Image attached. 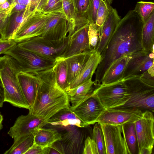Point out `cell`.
<instances>
[{
    "label": "cell",
    "instance_id": "6da1fadb",
    "mask_svg": "<svg viewBox=\"0 0 154 154\" xmlns=\"http://www.w3.org/2000/svg\"><path fill=\"white\" fill-rule=\"evenodd\" d=\"M142 21L133 10L129 11L118 24L106 46L101 53L102 59L95 71L94 84L100 85L103 75L116 60L143 49Z\"/></svg>",
    "mask_w": 154,
    "mask_h": 154
},
{
    "label": "cell",
    "instance_id": "7a4b0ae2",
    "mask_svg": "<svg viewBox=\"0 0 154 154\" xmlns=\"http://www.w3.org/2000/svg\"><path fill=\"white\" fill-rule=\"evenodd\" d=\"M53 68L35 74L39 85L29 113L47 121L60 110L70 107L67 93L57 82Z\"/></svg>",
    "mask_w": 154,
    "mask_h": 154
},
{
    "label": "cell",
    "instance_id": "3957f363",
    "mask_svg": "<svg viewBox=\"0 0 154 154\" xmlns=\"http://www.w3.org/2000/svg\"><path fill=\"white\" fill-rule=\"evenodd\" d=\"M19 66L11 57L5 54L0 57V77L4 90L5 102L19 108L29 109L30 107L21 89L17 74Z\"/></svg>",
    "mask_w": 154,
    "mask_h": 154
},
{
    "label": "cell",
    "instance_id": "277c9868",
    "mask_svg": "<svg viewBox=\"0 0 154 154\" xmlns=\"http://www.w3.org/2000/svg\"><path fill=\"white\" fill-rule=\"evenodd\" d=\"M123 80L130 98L124 105L119 107L136 108L153 112L154 86L145 83L139 77H131Z\"/></svg>",
    "mask_w": 154,
    "mask_h": 154
},
{
    "label": "cell",
    "instance_id": "5b68a950",
    "mask_svg": "<svg viewBox=\"0 0 154 154\" xmlns=\"http://www.w3.org/2000/svg\"><path fill=\"white\" fill-rule=\"evenodd\" d=\"M3 54L13 58L17 62L20 72L35 74L50 69L54 65L56 60L51 59L24 49L17 44Z\"/></svg>",
    "mask_w": 154,
    "mask_h": 154
},
{
    "label": "cell",
    "instance_id": "8992f818",
    "mask_svg": "<svg viewBox=\"0 0 154 154\" xmlns=\"http://www.w3.org/2000/svg\"><path fill=\"white\" fill-rule=\"evenodd\" d=\"M91 96L95 97L106 109L121 107L130 98L127 88L123 80L100 84L94 90Z\"/></svg>",
    "mask_w": 154,
    "mask_h": 154
},
{
    "label": "cell",
    "instance_id": "52a82bcc",
    "mask_svg": "<svg viewBox=\"0 0 154 154\" xmlns=\"http://www.w3.org/2000/svg\"><path fill=\"white\" fill-rule=\"evenodd\" d=\"M74 29L63 11L54 13L41 30L39 36L63 45L68 42V36L71 35Z\"/></svg>",
    "mask_w": 154,
    "mask_h": 154
},
{
    "label": "cell",
    "instance_id": "ba28073f",
    "mask_svg": "<svg viewBox=\"0 0 154 154\" xmlns=\"http://www.w3.org/2000/svg\"><path fill=\"white\" fill-rule=\"evenodd\" d=\"M68 42L58 45L38 36L18 43L17 45L24 49L46 57L56 60L62 55Z\"/></svg>",
    "mask_w": 154,
    "mask_h": 154
},
{
    "label": "cell",
    "instance_id": "9c48e42d",
    "mask_svg": "<svg viewBox=\"0 0 154 154\" xmlns=\"http://www.w3.org/2000/svg\"><path fill=\"white\" fill-rule=\"evenodd\" d=\"M54 13H34L26 18L16 31L13 39L17 43L39 35L40 32Z\"/></svg>",
    "mask_w": 154,
    "mask_h": 154
},
{
    "label": "cell",
    "instance_id": "30bf717a",
    "mask_svg": "<svg viewBox=\"0 0 154 154\" xmlns=\"http://www.w3.org/2000/svg\"><path fill=\"white\" fill-rule=\"evenodd\" d=\"M143 111L138 109L117 107L106 109L97 120L99 124L122 125L128 122H135L142 116Z\"/></svg>",
    "mask_w": 154,
    "mask_h": 154
},
{
    "label": "cell",
    "instance_id": "8fae6325",
    "mask_svg": "<svg viewBox=\"0 0 154 154\" xmlns=\"http://www.w3.org/2000/svg\"><path fill=\"white\" fill-rule=\"evenodd\" d=\"M154 51L142 49L132 53L128 61L123 80L135 76L140 77L154 66Z\"/></svg>",
    "mask_w": 154,
    "mask_h": 154
},
{
    "label": "cell",
    "instance_id": "7c38bea8",
    "mask_svg": "<svg viewBox=\"0 0 154 154\" xmlns=\"http://www.w3.org/2000/svg\"><path fill=\"white\" fill-rule=\"evenodd\" d=\"M100 125L104 136L106 154H130L122 135L121 125Z\"/></svg>",
    "mask_w": 154,
    "mask_h": 154
},
{
    "label": "cell",
    "instance_id": "4fadbf2b",
    "mask_svg": "<svg viewBox=\"0 0 154 154\" xmlns=\"http://www.w3.org/2000/svg\"><path fill=\"white\" fill-rule=\"evenodd\" d=\"M138 153L143 147L153 148L154 144V117L149 110L143 112L141 117L135 122Z\"/></svg>",
    "mask_w": 154,
    "mask_h": 154
},
{
    "label": "cell",
    "instance_id": "5bb4252c",
    "mask_svg": "<svg viewBox=\"0 0 154 154\" xmlns=\"http://www.w3.org/2000/svg\"><path fill=\"white\" fill-rule=\"evenodd\" d=\"M47 124L46 121L29 112L27 115L19 116L8 134L14 140L27 135L34 136L39 129Z\"/></svg>",
    "mask_w": 154,
    "mask_h": 154
},
{
    "label": "cell",
    "instance_id": "9a60e30c",
    "mask_svg": "<svg viewBox=\"0 0 154 154\" xmlns=\"http://www.w3.org/2000/svg\"><path fill=\"white\" fill-rule=\"evenodd\" d=\"M90 24L75 26L72 33L69 37L67 46L61 57L66 58L83 52L92 51L88 35Z\"/></svg>",
    "mask_w": 154,
    "mask_h": 154
},
{
    "label": "cell",
    "instance_id": "2e32d148",
    "mask_svg": "<svg viewBox=\"0 0 154 154\" xmlns=\"http://www.w3.org/2000/svg\"><path fill=\"white\" fill-rule=\"evenodd\" d=\"M106 109L95 97L91 96L71 109L82 121L89 125L97 122L98 118Z\"/></svg>",
    "mask_w": 154,
    "mask_h": 154
},
{
    "label": "cell",
    "instance_id": "e0dca14e",
    "mask_svg": "<svg viewBox=\"0 0 154 154\" xmlns=\"http://www.w3.org/2000/svg\"><path fill=\"white\" fill-rule=\"evenodd\" d=\"M68 130L62 135L60 141L65 154H79L82 153L85 135L80 128L75 126L67 127Z\"/></svg>",
    "mask_w": 154,
    "mask_h": 154
},
{
    "label": "cell",
    "instance_id": "ac0fdd59",
    "mask_svg": "<svg viewBox=\"0 0 154 154\" xmlns=\"http://www.w3.org/2000/svg\"><path fill=\"white\" fill-rule=\"evenodd\" d=\"M121 18L116 9L111 11L99 30V40L95 51L100 54L104 50Z\"/></svg>",
    "mask_w": 154,
    "mask_h": 154
},
{
    "label": "cell",
    "instance_id": "d6986e66",
    "mask_svg": "<svg viewBox=\"0 0 154 154\" xmlns=\"http://www.w3.org/2000/svg\"><path fill=\"white\" fill-rule=\"evenodd\" d=\"M46 122L47 124L56 128L67 127L71 126L84 128L89 126L82 121L70 107L60 110Z\"/></svg>",
    "mask_w": 154,
    "mask_h": 154
},
{
    "label": "cell",
    "instance_id": "ffe728a7",
    "mask_svg": "<svg viewBox=\"0 0 154 154\" xmlns=\"http://www.w3.org/2000/svg\"><path fill=\"white\" fill-rule=\"evenodd\" d=\"M17 77L22 93L30 109L34 103L38 87V78L35 74L21 72L17 74Z\"/></svg>",
    "mask_w": 154,
    "mask_h": 154
},
{
    "label": "cell",
    "instance_id": "44dd1931",
    "mask_svg": "<svg viewBox=\"0 0 154 154\" xmlns=\"http://www.w3.org/2000/svg\"><path fill=\"white\" fill-rule=\"evenodd\" d=\"M131 54L123 56L114 61L105 72L101 84H107L123 80L125 68Z\"/></svg>",
    "mask_w": 154,
    "mask_h": 154
},
{
    "label": "cell",
    "instance_id": "7402d4cb",
    "mask_svg": "<svg viewBox=\"0 0 154 154\" xmlns=\"http://www.w3.org/2000/svg\"><path fill=\"white\" fill-rule=\"evenodd\" d=\"M38 11H39L28 8L25 11L11 14L2 32L1 39H12L16 31L23 22L32 14Z\"/></svg>",
    "mask_w": 154,
    "mask_h": 154
},
{
    "label": "cell",
    "instance_id": "603a6c76",
    "mask_svg": "<svg viewBox=\"0 0 154 154\" xmlns=\"http://www.w3.org/2000/svg\"><path fill=\"white\" fill-rule=\"evenodd\" d=\"M101 59L100 53L95 50L92 51L79 75L70 85L66 92L91 79Z\"/></svg>",
    "mask_w": 154,
    "mask_h": 154
},
{
    "label": "cell",
    "instance_id": "cb8c5ba5",
    "mask_svg": "<svg viewBox=\"0 0 154 154\" xmlns=\"http://www.w3.org/2000/svg\"><path fill=\"white\" fill-rule=\"evenodd\" d=\"M95 81L92 78L83 82L77 87L66 91L70 103V108L72 109L91 96L94 90L93 85Z\"/></svg>",
    "mask_w": 154,
    "mask_h": 154
},
{
    "label": "cell",
    "instance_id": "d4e9b609",
    "mask_svg": "<svg viewBox=\"0 0 154 154\" xmlns=\"http://www.w3.org/2000/svg\"><path fill=\"white\" fill-rule=\"evenodd\" d=\"M92 51L83 52L64 58L67 65L69 86L79 75Z\"/></svg>",
    "mask_w": 154,
    "mask_h": 154
},
{
    "label": "cell",
    "instance_id": "484cf974",
    "mask_svg": "<svg viewBox=\"0 0 154 154\" xmlns=\"http://www.w3.org/2000/svg\"><path fill=\"white\" fill-rule=\"evenodd\" d=\"M62 134L55 129L42 128L34 136V143L44 147H50L54 143L60 141Z\"/></svg>",
    "mask_w": 154,
    "mask_h": 154
},
{
    "label": "cell",
    "instance_id": "4316f807",
    "mask_svg": "<svg viewBox=\"0 0 154 154\" xmlns=\"http://www.w3.org/2000/svg\"><path fill=\"white\" fill-rule=\"evenodd\" d=\"M141 42L143 49L154 51V11L143 24Z\"/></svg>",
    "mask_w": 154,
    "mask_h": 154
},
{
    "label": "cell",
    "instance_id": "83f0119b",
    "mask_svg": "<svg viewBox=\"0 0 154 154\" xmlns=\"http://www.w3.org/2000/svg\"><path fill=\"white\" fill-rule=\"evenodd\" d=\"M122 135L130 154H138L135 122L125 123L122 125Z\"/></svg>",
    "mask_w": 154,
    "mask_h": 154
},
{
    "label": "cell",
    "instance_id": "f1b7e54d",
    "mask_svg": "<svg viewBox=\"0 0 154 154\" xmlns=\"http://www.w3.org/2000/svg\"><path fill=\"white\" fill-rule=\"evenodd\" d=\"M52 69L57 84L61 88L66 91L69 84L67 65L65 59L61 57L57 58Z\"/></svg>",
    "mask_w": 154,
    "mask_h": 154
},
{
    "label": "cell",
    "instance_id": "f546056e",
    "mask_svg": "<svg viewBox=\"0 0 154 154\" xmlns=\"http://www.w3.org/2000/svg\"><path fill=\"white\" fill-rule=\"evenodd\" d=\"M34 143V136L31 134L20 137L15 140L11 147L5 154H25Z\"/></svg>",
    "mask_w": 154,
    "mask_h": 154
},
{
    "label": "cell",
    "instance_id": "4dcf8cb0",
    "mask_svg": "<svg viewBox=\"0 0 154 154\" xmlns=\"http://www.w3.org/2000/svg\"><path fill=\"white\" fill-rule=\"evenodd\" d=\"M154 9L153 2L141 1L137 2L134 10L139 17L143 24L154 11Z\"/></svg>",
    "mask_w": 154,
    "mask_h": 154
},
{
    "label": "cell",
    "instance_id": "1f68e13d",
    "mask_svg": "<svg viewBox=\"0 0 154 154\" xmlns=\"http://www.w3.org/2000/svg\"><path fill=\"white\" fill-rule=\"evenodd\" d=\"M106 0H101L96 16L95 25L99 30L110 12L112 7Z\"/></svg>",
    "mask_w": 154,
    "mask_h": 154
},
{
    "label": "cell",
    "instance_id": "d6a6232c",
    "mask_svg": "<svg viewBox=\"0 0 154 154\" xmlns=\"http://www.w3.org/2000/svg\"><path fill=\"white\" fill-rule=\"evenodd\" d=\"M92 132V138L97 145L98 154H106L104 136L100 125L94 124Z\"/></svg>",
    "mask_w": 154,
    "mask_h": 154
},
{
    "label": "cell",
    "instance_id": "836d02e7",
    "mask_svg": "<svg viewBox=\"0 0 154 154\" xmlns=\"http://www.w3.org/2000/svg\"><path fill=\"white\" fill-rule=\"evenodd\" d=\"M63 10L69 23L74 28L77 16L75 12L72 0H61Z\"/></svg>",
    "mask_w": 154,
    "mask_h": 154
},
{
    "label": "cell",
    "instance_id": "e575fe53",
    "mask_svg": "<svg viewBox=\"0 0 154 154\" xmlns=\"http://www.w3.org/2000/svg\"><path fill=\"white\" fill-rule=\"evenodd\" d=\"M72 1L74 11L77 17H86V13L89 7L91 0H72Z\"/></svg>",
    "mask_w": 154,
    "mask_h": 154
},
{
    "label": "cell",
    "instance_id": "d590c367",
    "mask_svg": "<svg viewBox=\"0 0 154 154\" xmlns=\"http://www.w3.org/2000/svg\"><path fill=\"white\" fill-rule=\"evenodd\" d=\"M89 44L91 51H95L98 43L99 35V31L95 24L90 23L88 31Z\"/></svg>",
    "mask_w": 154,
    "mask_h": 154
},
{
    "label": "cell",
    "instance_id": "8d00e7d4",
    "mask_svg": "<svg viewBox=\"0 0 154 154\" xmlns=\"http://www.w3.org/2000/svg\"><path fill=\"white\" fill-rule=\"evenodd\" d=\"M63 11L61 0H48L42 12L44 14Z\"/></svg>",
    "mask_w": 154,
    "mask_h": 154
},
{
    "label": "cell",
    "instance_id": "74e56055",
    "mask_svg": "<svg viewBox=\"0 0 154 154\" xmlns=\"http://www.w3.org/2000/svg\"><path fill=\"white\" fill-rule=\"evenodd\" d=\"M101 0H91L90 3L86 14L87 18L90 23L95 24L97 14Z\"/></svg>",
    "mask_w": 154,
    "mask_h": 154
},
{
    "label": "cell",
    "instance_id": "f35d334b",
    "mask_svg": "<svg viewBox=\"0 0 154 154\" xmlns=\"http://www.w3.org/2000/svg\"><path fill=\"white\" fill-rule=\"evenodd\" d=\"M82 154H98L96 143L89 136H88L85 139Z\"/></svg>",
    "mask_w": 154,
    "mask_h": 154
},
{
    "label": "cell",
    "instance_id": "ab89813d",
    "mask_svg": "<svg viewBox=\"0 0 154 154\" xmlns=\"http://www.w3.org/2000/svg\"><path fill=\"white\" fill-rule=\"evenodd\" d=\"M49 147H44L33 143L25 154H49Z\"/></svg>",
    "mask_w": 154,
    "mask_h": 154
},
{
    "label": "cell",
    "instance_id": "60d3db41",
    "mask_svg": "<svg viewBox=\"0 0 154 154\" xmlns=\"http://www.w3.org/2000/svg\"><path fill=\"white\" fill-rule=\"evenodd\" d=\"M15 5L8 9L0 12V39L2 32L6 25L11 11Z\"/></svg>",
    "mask_w": 154,
    "mask_h": 154
},
{
    "label": "cell",
    "instance_id": "b9f144b4",
    "mask_svg": "<svg viewBox=\"0 0 154 154\" xmlns=\"http://www.w3.org/2000/svg\"><path fill=\"white\" fill-rule=\"evenodd\" d=\"M17 44L14 40L0 39V55L4 54Z\"/></svg>",
    "mask_w": 154,
    "mask_h": 154
},
{
    "label": "cell",
    "instance_id": "7bdbcfd3",
    "mask_svg": "<svg viewBox=\"0 0 154 154\" xmlns=\"http://www.w3.org/2000/svg\"><path fill=\"white\" fill-rule=\"evenodd\" d=\"M154 66L143 74L140 78L145 83L154 86Z\"/></svg>",
    "mask_w": 154,
    "mask_h": 154
},
{
    "label": "cell",
    "instance_id": "ee69618b",
    "mask_svg": "<svg viewBox=\"0 0 154 154\" xmlns=\"http://www.w3.org/2000/svg\"><path fill=\"white\" fill-rule=\"evenodd\" d=\"M65 154L64 148L60 141L54 143L50 147L49 154Z\"/></svg>",
    "mask_w": 154,
    "mask_h": 154
},
{
    "label": "cell",
    "instance_id": "f6af8a7d",
    "mask_svg": "<svg viewBox=\"0 0 154 154\" xmlns=\"http://www.w3.org/2000/svg\"><path fill=\"white\" fill-rule=\"evenodd\" d=\"M28 8H30L24 5L16 4L12 8L10 14L14 12L25 11Z\"/></svg>",
    "mask_w": 154,
    "mask_h": 154
},
{
    "label": "cell",
    "instance_id": "bcb514c9",
    "mask_svg": "<svg viewBox=\"0 0 154 154\" xmlns=\"http://www.w3.org/2000/svg\"><path fill=\"white\" fill-rule=\"evenodd\" d=\"M7 1L11 5L16 4H20L26 5L30 8V0H7Z\"/></svg>",
    "mask_w": 154,
    "mask_h": 154
},
{
    "label": "cell",
    "instance_id": "7dc6e473",
    "mask_svg": "<svg viewBox=\"0 0 154 154\" xmlns=\"http://www.w3.org/2000/svg\"><path fill=\"white\" fill-rule=\"evenodd\" d=\"M5 92L0 77V107L3 106L5 102Z\"/></svg>",
    "mask_w": 154,
    "mask_h": 154
},
{
    "label": "cell",
    "instance_id": "c3c4849f",
    "mask_svg": "<svg viewBox=\"0 0 154 154\" xmlns=\"http://www.w3.org/2000/svg\"><path fill=\"white\" fill-rule=\"evenodd\" d=\"M15 4H16L11 5L7 1L5 3H0V12L8 9Z\"/></svg>",
    "mask_w": 154,
    "mask_h": 154
},
{
    "label": "cell",
    "instance_id": "681fc988",
    "mask_svg": "<svg viewBox=\"0 0 154 154\" xmlns=\"http://www.w3.org/2000/svg\"><path fill=\"white\" fill-rule=\"evenodd\" d=\"M153 148L148 147H143L141 149L138 154H151Z\"/></svg>",
    "mask_w": 154,
    "mask_h": 154
},
{
    "label": "cell",
    "instance_id": "f907efd6",
    "mask_svg": "<svg viewBox=\"0 0 154 154\" xmlns=\"http://www.w3.org/2000/svg\"><path fill=\"white\" fill-rule=\"evenodd\" d=\"M3 117L2 116L0 113V131L3 128L2 122Z\"/></svg>",
    "mask_w": 154,
    "mask_h": 154
},
{
    "label": "cell",
    "instance_id": "816d5d0a",
    "mask_svg": "<svg viewBox=\"0 0 154 154\" xmlns=\"http://www.w3.org/2000/svg\"><path fill=\"white\" fill-rule=\"evenodd\" d=\"M109 4H111L113 0H106Z\"/></svg>",
    "mask_w": 154,
    "mask_h": 154
}]
</instances>
